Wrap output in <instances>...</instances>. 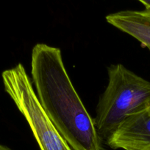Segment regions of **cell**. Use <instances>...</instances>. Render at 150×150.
<instances>
[{
	"instance_id": "obj_1",
	"label": "cell",
	"mask_w": 150,
	"mask_h": 150,
	"mask_svg": "<svg viewBox=\"0 0 150 150\" xmlns=\"http://www.w3.org/2000/svg\"><path fill=\"white\" fill-rule=\"evenodd\" d=\"M32 83L37 98L73 150H101V139L65 67L61 51L38 43L31 54Z\"/></svg>"
},
{
	"instance_id": "obj_2",
	"label": "cell",
	"mask_w": 150,
	"mask_h": 150,
	"mask_svg": "<svg viewBox=\"0 0 150 150\" xmlns=\"http://www.w3.org/2000/svg\"><path fill=\"white\" fill-rule=\"evenodd\" d=\"M107 73L94 119L100 139L106 142L125 119L150 106V81L121 64L110 65Z\"/></svg>"
},
{
	"instance_id": "obj_3",
	"label": "cell",
	"mask_w": 150,
	"mask_h": 150,
	"mask_svg": "<svg viewBox=\"0 0 150 150\" xmlns=\"http://www.w3.org/2000/svg\"><path fill=\"white\" fill-rule=\"evenodd\" d=\"M4 90L29 125L41 150H73L41 107L22 64L1 73Z\"/></svg>"
},
{
	"instance_id": "obj_4",
	"label": "cell",
	"mask_w": 150,
	"mask_h": 150,
	"mask_svg": "<svg viewBox=\"0 0 150 150\" xmlns=\"http://www.w3.org/2000/svg\"><path fill=\"white\" fill-rule=\"evenodd\" d=\"M106 143L113 149L150 150V106L125 119Z\"/></svg>"
},
{
	"instance_id": "obj_5",
	"label": "cell",
	"mask_w": 150,
	"mask_h": 150,
	"mask_svg": "<svg viewBox=\"0 0 150 150\" xmlns=\"http://www.w3.org/2000/svg\"><path fill=\"white\" fill-rule=\"evenodd\" d=\"M108 23L130 35L150 51V7L143 10H123L106 16Z\"/></svg>"
},
{
	"instance_id": "obj_6",
	"label": "cell",
	"mask_w": 150,
	"mask_h": 150,
	"mask_svg": "<svg viewBox=\"0 0 150 150\" xmlns=\"http://www.w3.org/2000/svg\"><path fill=\"white\" fill-rule=\"evenodd\" d=\"M138 1L144 4L145 7H150V0H138Z\"/></svg>"
},
{
	"instance_id": "obj_7",
	"label": "cell",
	"mask_w": 150,
	"mask_h": 150,
	"mask_svg": "<svg viewBox=\"0 0 150 150\" xmlns=\"http://www.w3.org/2000/svg\"><path fill=\"white\" fill-rule=\"evenodd\" d=\"M0 150H12V149H10L9 147H7V146L0 144Z\"/></svg>"
}]
</instances>
